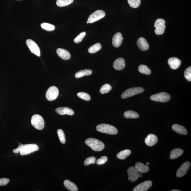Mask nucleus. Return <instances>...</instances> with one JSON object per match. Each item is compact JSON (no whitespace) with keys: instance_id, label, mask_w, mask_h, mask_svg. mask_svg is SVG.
Segmentation results:
<instances>
[{"instance_id":"423d86ee","label":"nucleus","mask_w":191,"mask_h":191,"mask_svg":"<svg viewBox=\"0 0 191 191\" xmlns=\"http://www.w3.org/2000/svg\"><path fill=\"white\" fill-rule=\"evenodd\" d=\"M170 96L168 93L161 92L151 96L150 97L152 100L158 102H166L170 100Z\"/></svg>"},{"instance_id":"37998d69","label":"nucleus","mask_w":191,"mask_h":191,"mask_svg":"<svg viewBox=\"0 0 191 191\" xmlns=\"http://www.w3.org/2000/svg\"><path fill=\"white\" fill-rule=\"evenodd\" d=\"M146 164H147V165H149V162H147V163H146Z\"/></svg>"},{"instance_id":"9d476101","label":"nucleus","mask_w":191,"mask_h":191,"mask_svg":"<svg viewBox=\"0 0 191 191\" xmlns=\"http://www.w3.org/2000/svg\"><path fill=\"white\" fill-rule=\"evenodd\" d=\"M26 43L30 52L32 53L39 57L40 56V49L35 42L31 39H28L26 40Z\"/></svg>"},{"instance_id":"72a5a7b5","label":"nucleus","mask_w":191,"mask_h":191,"mask_svg":"<svg viewBox=\"0 0 191 191\" xmlns=\"http://www.w3.org/2000/svg\"><path fill=\"white\" fill-rule=\"evenodd\" d=\"M57 133L61 143L65 144L66 143V138L64 132L61 129H58L57 131Z\"/></svg>"},{"instance_id":"2eb2a0df","label":"nucleus","mask_w":191,"mask_h":191,"mask_svg":"<svg viewBox=\"0 0 191 191\" xmlns=\"http://www.w3.org/2000/svg\"><path fill=\"white\" fill-rule=\"evenodd\" d=\"M168 62L171 68L173 70H176L179 68L181 64V61L175 57L170 58L168 60Z\"/></svg>"},{"instance_id":"9b49d317","label":"nucleus","mask_w":191,"mask_h":191,"mask_svg":"<svg viewBox=\"0 0 191 191\" xmlns=\"http://www.w3.org/2000/svg\"><path fill=\"white\" fill-rule=\"evenodd\" d=\"M190 164L189 162L186 161L180 166L177 172L176 176L180 178L183 176L189 169Z\"/></svg>"},{"instance_id":"39448f33","label":"nucleus","mask_w":191,"mask_h":191,"mask_svg":"<svg viewBox=\"0 0 191 191\" xmlns=\"http://www.w3.org/2000/svg\"><path fill=\"white\" fill-rule=\"evenodd\" d=\"M145 90L141 87H135L127 89L121 95L122 99H126L144 92Z\"/></svg>"},{"instance_id":"f03ea898","label":"nucleus","mask_w":191,"mask_h":191,"mask_svg":"<svg viewBox=\"0 0 191 191\" xmlns=\"http://www.w3.org/2000/svg\"><path fill=\"white\" fill-rule=\"evenodd\" d=\"M85 143L95 151H102L105 148L103 142L94 138H88L85 140Z\"/></svg>"},{"instance_id":"a211bd4d","label":"nucleus","mask_w":191,"mask_h":191,"mask_svg":"<svg viewBox=\"0 0 191 191\" xmlns=\"http://www.w3.org/2000/svg\"><path fill=\"white\" fill-rule=\"evenodd\" d=\"M57 113L61 115L67 114L73 115L74 114V112L72 109L67 107H61L58 108L56 109Z\"/></svg>"},{"instance_id":"ddd939ff","label":"nucleus","mask_w":191,"mask_h":191,"mask_svg":"<svg viewBox=\"0 0 191 191\" xmlns=\"http://www.w3.org/2000/svg\"><path fill=\"white\" fill-rule=\"evenodd\" d=\"M129 174L128 180L132 182L136 181L139 178V172H138L135 167H130L127 171Z\"/></svg>"},{"instance_id":"dca6fc26","label":"nucleus","mask_w":191,"mask_h":191,"mask_svg":"<svg viewBox=\"0 0 191 191\" xmlns=\"http://www.w3.org/2000/svg\"><path fill=\"white\" fill-rule=\"evenodd\" d=\"M123 36L120 32H117L113 36L112 44L115 48H118L121 45L123 42Z\"/></svg>"},{"instance_id":"c85d7f7f","label":"nucleus","mask_w":191,"mask_h":191,"mask_svg":"<svg viewBox=\"0 0 191 191\" xmlns=\"http://www.w3.org/2000/svg\"><path fill=\"white\" fill-rule=\"evenodd\" d=\"M102 48L100 43H97L90 47L89 49L88 52L91 54L95 53L100 50Z\"/></svg>"},{"instance_id":"4468645a","label":"nucleus","mask_w":191,"mask_h":191,"mask_svg":"<svg viewBox=\"0 0 191 191\" xmlns=\"http://www.w3.org/2000/svg\"><path fill=\"white\" fill-rule=\"evenodd\" d=\"M137 45L140 50L143 51L149 49V46L148 42L145 38L140 37L137 40Z\"/></svg>"},{"instance_id":"bb28decb","label":"nucleus","mask_w":191,"mask_h":191,"mask_svg":"<svg viewBox=\"0 0 191 191\" xmlns=\"http://www.w3.org/2000/svg\"><path fill=\"white\" fill-rule=\"evenodd\" d=\"M124 116L127 119H135L139 117V115L135 111H126L124 113Z\"/></svg>"},{"instance_id":"7ed1b4c3","label":"nucleus","mask_w":191,"mask_h":191,"mask_svg":"<svg viewBox=\"0 0 191 191\" xmlns=\"http://www.w3.org/2000/svg\"><path fill=\"white\" fill-rule=\"evenodd\" d=\"M96 129L100 133L111 135H116L118 133L117 130L115 127L107 124H102L97 125Z\"/></svg>"},{"instance_id":"e433bc0d","label":"nucleus","mask_w":191,"mask_h":191,"mask_svg":"<svg viewBox=\"0 0 191 191\" xmlns=\"http://www.w3.org/2000/svg\"><path fill=\"white\" fill-rule=\"evenodd\" d=\"M96 158L94 156H91L86 158L84 162L85 166H88L91 164H94L95 163Z\"/></svg>"},{"instance_id":"ea45409f","label":"nucleus","mask_w":191,"mask_h":191,"mask_svg":"<svg viewBox=\"0 0 191 191\" xmlns=\"http://www.w3.org/2000/svg\"><path fill=\"white\" fill-rule=\"evenodd\" d=\"M10 180L7 178L0 179V186H5L7 185L9 182Z\"/></svg>"},{"instance_id":"c03bdc74","label":"nucleus","mask_w":191,"mask_h":191,"mask_svg":"<svg viewBox=\"0 0 191 191\" xmlns=\"http://www.w3.org/2000/svg\"><path fill=\"white\" fill-rule=\"evenodd\" d=\"M87 23H89V22H88V21H87Z\"/></svg>"},{"instance_id":"58836bf2","label":"nucleus","mask_w":191,"mask_h":191,"mask_svg":"<svg viewBox=\"0 0 191 191\" xmlns=\"http://www.w3.org/2000/svg\"><path fill=\"white\" fill-rule=\"evenodd\" d=\"M108 160V158L106 156H102L100 158H99L96 161V163L99 165L104 164Z\"/></svg>"},{"instance_id":"a878e982","label":"nucleus","mask_w":191,"mask_h":191,"mask_svg":"<svg viewBox=\"0 0 191 191\" xmlns=\"http://www.w3.org/2000/svg\"><path fill=\"white\" fill-rule=\"evenodd\" d=\"M92 74V70L89 69H86L84 70H81L76 73L75 77L77 78H79L85 76H89Z\"/></svg>"},{"instance_id":"5701e85b","label":"nucleus","mask_w":191,"mask_h":191,"mask_svg":"<svg viewBox=\"0 0 191 191\" xmlns=\"http://www.w3.org/2000/svg\"><path fill=\"white\" fill-rule=\"evenodd\" d=\"M183 152V150L180 148L174 149L171 152L170 158L171 159H175L182 155Z\"/></svg>"},{"instance_id":"1a4fd4ad","label":"nucleus","mask_w":191,"mask_h":191,"mask_svg":"<svg viewBox=\"0 0 191 191\" xmlns=\"http://www.w3.org/2000/svg\"><path fill=\"white\" fill-rule=\"evenodd\" d=\"M105 15V12L102 10H98L91 14L88 18L89 23H92L104 17Z\"/></svg>"},{"instance_id":"2f4dec72","label":"nucleus","mask_w":191,"mask_h":191,"mask_svg":"<svg viewBox=\"0 0 191 191\" xmlns=\"http://www.w3.org/2000/svg\"><path fill=\"white\" fill-rule=\"evenodd\" d=\"M128 3L131 7L136 8L141 5V0H127Z\"/></svg>"},{"instance_id":"4c0bfd02","label":"nucleus","mask_w":191,"mask_h":191,"mask_svg":"<svg viewBox=\"0 0 191 191\" xmlns=\"http://www.w3.org/2000/svg\"><path fill=\"white\" fill-rule=\"evenodd\" d=\"M86 34V33L85 32H82L75 38L74 40V42L76 43H79V42L82 41Z\"/></svg>"},{"instance_id":"7c9ffc66","label":"nucleus","mask_w":191,"mask_h":191,"mask_svg":"<svg viewBox=\"0 0 191 191\" xmlns=\"http://www.w3.org/2000/svg\"><path fill=\"white\" fill-rule=\"evenodd\" d=\"M111 89H112V87L111 85L107 84H105L101 87L100 92L101 94H105V93H108Z\"/></svg>"},{"instance_id":"f8f14e48","label":"nucleus","mask_w":191,"mask_h":191,"mask_svg":"<svg viewBox=\"0 0 191 191\" xmlns=\"http://www.w3.org/2000/svg\"><path fill=\"white\" fill-rule=\"evenodd\" d=\"M152 185V182L147 180L138 185L133 189V191H146L148 190Z\"/></svg>"},{"instance_id":"6e6552de","label":"nucleus","mask_w":191,"mask_h":191,"mask_svg":"<svg viewBox=\"0 0 191 191\" xmlns=\"http://www.w3.org/2000/svg\"><path fill=\"white\" fill-rule=\"evenodd\" d=\"M165 24V20L163 19H158L156 20L154 25L155 28V32L156 34L161 35L164 33L166 28Z\"/></svg>"},{"instance_id":"393cba45","label":"nucleus","mask_w":191,"mask_h":191,"mask_svg":"<svg viewBox=\"0 0 191 191\" xmlns=\"http://www.w3.org/2000/svg\"><path fill=\"white\" fill-rule=\"evenodd\" d=\"M131 153V151L130 150L125 149L123 150L117 154V157L120 159L124 160L125 159L127 156L130 155Z\"/></svg>"},{"instance_id":"a18cd8bd","label":"nucleus","mask_w":191,"mask_h":191,"mask_svg":"<svg viewBox=\"0 0 191 191\" xmlns=\"http://www.w3.org/2000/svg\"><path fill=\"white\" fill-rule=\"evenodd\" d=\"M122 39H123V40L124 39V38H123H123H122Z\"/></svg>"},{"instance_id":"c756f323","label":"nucleus","mask_w":191,"mask_h":191,"mask_svg":"<svg viewBox=\"0 0 191 191\" xmlns=\"http://www.w3.org/2000/svg\"><path fill=\"white\" fill-rule=\"evenodd\" d=\"M74 1V0H57L56 3L58 7H63L70 5Z\"/></svg>"},{"instance_id":"79ce46f5","label":"nucleus","mask_w":191,"mask_h":191,"mask_svg":"<svg viewBox=\"0 0 191 191\" xmlns=\"http://www.w3.org/2000/svg\"><path fill=\"white\" fill-rule=\"evenodd\" d=\"M171 191H180V190H171Z\"/></svg>"},{"instance_id":"f257e3e1","label":"nucleus","mask_w":191,"mask_h":191,"mask_svg":"<svg viewBox=\"0 0 191 191\" xmlns=\"http://www.w3.org/2000/svg\"><path fill=\"white\" fill-rule=\"evenodd\" d=\"M39 149L38 146L36 144H26L23 145L20 144L17 149L13 150L14 153H18L20 152V154L22 156L30 154L33 152L37 151Z\"/></svg>"},{"instance_id":"473e14b6","label":"nucleus","mask_w":191,"mask_h":191,"mask_svg":"<svg viewBox=\"0 0 191 191\" xmlns=\"http://www.w3.org/2000/svg\"><path fill=\"white\" fill-rule=\"evenodd\" d=\"M41 27L42 29L48 31H52L55 29V27L54 25L47 23H43L41 24Z\"/></svg>"},{"instance_id":"20e7f679","label":"nucleus","mask_w":191,"mask_h":191,"mask_svg":"<svg viewBox=\"0 0 191 191\" xmlns=\"http://www.w3.org/2000/svg\"><path fill=\"white\" fill-rule=\"evenodd\" d=\"M31 123L32 126L36 129L41 130L44 127V121L39 115L35 114L32 117Z\"/></svg>"},{"instance_id":"cd10ccee","label":"nucleus","mask_w":191,"mask_h":191,"mask_svg":"<svg viewBox=\"0 0 191 191\" xmlns=\"http://www.w3.org/2000/svg\"><path fill=\"white\" fill-rule=\"evenodd\" d=\"M138 69H139V72L142 74L148 75L151 74V70L147 66L145 65H140Z\"/></svg>"},{"instance_id":"aec40b11","label":"nucleus","mask_w":191,"mask_h":191,"mask_svg":"<svg viewBox=\"0 0 191 191\" xmlns=\"http://www.w3.org/2000/svg\"><path fill=\"white\" fill-rule=\"evenodd\" d=\"M57 54L60 57L64 60H68L70 58V54L67 50L61 48H58L56 51Z\"/></svg>"},{"instance_id":"0eeeda50","label":"nucleus","mask_w":191,"mask_h":191,"mask_svg":"<svg viewBox=\"0 0 191 191\" xmlns=\"http://www.w3.org/2000/svg\"><path fill=\"white\" fill-rule=\"evenodd\" d=\"M59 95V90L56 86H52L48 89L46 93V97L49 101H52L55 100Z\"/></svg>"},{"instance_id":"6ab92c4d","label":"nucleus","mask_w":191,"mask_h":191,"mask_svg":"<svg viewBox=\"0 0 191 191\" xmlns=\"http://www.w3.org/2000/svg\"><path fill=\"white\" fill-rule=\"evenodd\" d=\"M113 66L115 70H123L125 67L124 59L122 58H118L114 62Z\"/></svg>"},{"instance_id":"c9c22d12","label":"nucleus","mask_w":191,"mask_h":191,"mask_svg":"<svg viewBox=\"0 0 191 191\" xmlns=\"http://www.w3.org/2000/svg\"><path fill=\"white\" fill-rule=\"evenodd\" d=\"M185 78L187 80L190 82L191 81V67H189L187 68L184 72Z\"/></svg>"},{"instance_id":"b1692460","label":"nucleus","mask_w":191,"mask_h":191,"mask_svg":"<svg viewBox=\"0 0 191 191\" xmlns=\"http://www.w3.org/2000/svg\"><path fill=\"white\" fill-rule=\"evenodd\" d=\"M64 185L69 190L77 191L78 190V188L76 185L70 180H64Z\"/></svg>"},{"instance_id":"412c9836","label":"nucleus","mask_w":191,"mask_h":191,"mask_svg":"<svg viewBox=\"0 0 191 191\" xmlns=\"http://www.w3.org/2000/svg\"><path fill=\"white\" fill-rule=\"evenodd\" d=\"M172 129L173 130L176 132V133L180 135H186L188 134V131L183 126L177 124H175L172 125Z\"/></svg>"},{"instance_id":"4be33fe9","label":"nucleus","mask_w":191,"mask_h":191,"mask_svg":"<svg viewBox=\"0 0 191 191\" xmlns=\"http://www.w3.org/2000/svg\"><path fill=\"white\" fill-rule=\"evenodd\" d=\"M135 168L138 172L141 173H145L149 171V168L147 165L141 162H138L135 164Z\"/></svg>"},{"instance_id":"f3484780","label":"nucleus","mask_w":191,"mask_h":191,"mask_svg":"<svg viewBox=\"0 0 191 191\" xmlns=\"http://www.w3.org/2000/svg\"><path fill=\"white\" fill-rule=\"evenodd\" d=\"M158 141V138L154 134H150L146 138L145 143L147 146L152 147L155 145Z\"/></svg>"},{"instance_id":"f704fd0d","label":"nucleus","mask_w":191,"mask_h":191,"mask_svg":"<svg viewBox=\"0 0 191 191\" xmlns=\"http://www.w3.org/2000/svg\"><path fill=\"white\" fill-rule=\"evenodd\" d=\"M78 96L81 99L86 101H90L91 99L90 96L88 93L84 92H80L77 93Z\"/></svg>"},{"instance_id":"a19ab883","label":"nucleus","mask_w":191,"mask_h":191,"mask_svg":"<svg viewBox=\"0 0 191 191\" xmlns=\"http://www.w3.org/2000/svg\"><path fill=\"white\" fill-rule=\"evenodd\" d=\"M139 177H142V174L141 173H139Z\"/></svg>"}]
</instances>
